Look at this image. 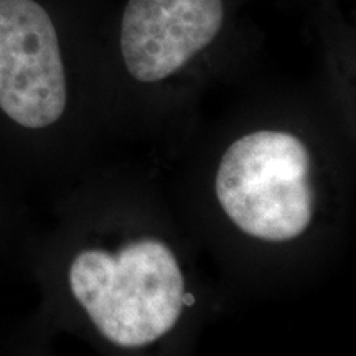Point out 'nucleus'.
I'll return each instance as SVG.
<instances>
[{
    "label": "nucleus",
    "instance_id": "nucleus-1",
    "mask_svg": "<svg viewBox=\"0 0 356 356\" xmlns=\"http://www.w3.org/2000/svg\"><path fill=\"white\" fill-rule=\"evenodd\" d=\"M71 296L99 333L122 348H139L175 327L185 280L165 243L142 239L108 252L84 249L68 269Z\"/></svg>",
    "mask_w": 356,
    "mask_h": 356
},
{
    "label": "nucleus",
    "instance_id": "nucleus-2",
    "mask_svg": "<svg viewBox=\"0 0 356 356\" xmlns=\"http://www.w3.org/2000/svg\"><path fill=\"white\" fill-rule=\"evenodd\" d=\"M218 202L244 233L291 241L314 216L310 155L299 137L257 131L231 144L216 172Z\"/></svg>",
    "mask_w": 356,
    "mask_h": 356
},
{
    "label": "nucleus",
    "instance_id": "nucleus-3",
    "mask_svg": "<svg viewBox=\"0 0 356 356\" xmlns=\"http://www.w3.org/2000/svg\"><path fill=\"white\" fill-rule=\"evenodd\" d=\"M68 79L56 26L35 0H0V114L25 131L60 122Z\"/></svg>",
    "mask_w": 356,
    "mask_h": 356
},
{
    "label": "nucleus",
    "instance_id": "nucleus-4",
    "mask_svg": "<svg viewBox=\"0 0 356 356\" xmlns=\"http://www.w3.org/2000/svg\"><path fill=\"white\" fill-rule=\"evenodd\" d=\"M222 0H129L122 15L121 51L132 78L162 81L220 33Z\"/></svg>",
    "mask_w": 356,
    "mask_h": 356
}]
</instances>
